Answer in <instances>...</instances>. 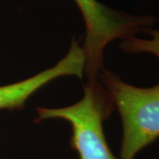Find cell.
I'll list each match as a JSON object with an SVG mask.
<instances>
[{"label": "cell", "mask_w": 159, "mask_h": 159, "mask_svg": "<svg viewBox=\"0 0 159 159\" xmlns=\"http://www.w3.org/2000/svg\"><path fill=\"white\" fill-rule=\"evenodd\" d=\"M151 36L150 39L131 37L120 43L121 50L128 53H150L159 59V30L149 29L145 31Z\"/></svg>", "instance_id": "obj_5"}, {"label": "cell", "mask_w": 159, "mask_h": 159, "mask_svg": "<svg viewBox=\"0 0 159 159\" xmlns=\"http://www.w3.org/2000/svg\"><path fill=\"white\" fill-rule=\"evenodd\" d=\"M100 78L121 117L120 159H134L159 138V83L151 88H139L111 71H103Z\"/></svg>", "instance_id": "obj_1"}, {"label": "cell", "mask_w": 159, "mask_h": 159, "mask_svg": "<svg viewBox=\"0 0 159 159\" xmlns=\"http://www.w3.org/2000/svg\"><path fill=\"white\" fill-rule=\"evenodd\" d=\"M114 105L103 86L88 82L79 102L63 108L36 109L35 122L62 119L71 125L70 145L80 159H118L106 141L103 121L112 112Z\"/></svg>", "instance_id": "obj_2"}, {"label": "cell", "mask_w": 159, "mask_h": 159, "mask_svg": "<svg viewBox=\"0 0 159 159\" xmlns=\"http://www.w3.org/2000/svg\"><path fill=\"white\" fill-rule=\"evenodd\" d=\"M85 23V71L89 82L97 81L102 68L103 51L116 39H128L149 29L152 15H132L104 6L98 0H74Z\"/></svg>", "instance_id": "obj_3"}, {"label": "cell", "mask_w": 159, "mask_h": 159, "mask_svg": "<svg viewBox=\"0 0 159 159\" xmlns=\"http://www.w3.org/2000/svg\"><path fill=\"white\" fill-rule=\"evenodd\" d=\"M85 71V55L82 47L73 38L67 54L54 66L42 71L28 79L0 86V111L20 110L46 84L62 76H77L81 79Z\"/></svg>", "instance_id": "obj_4"}]
</instances>
